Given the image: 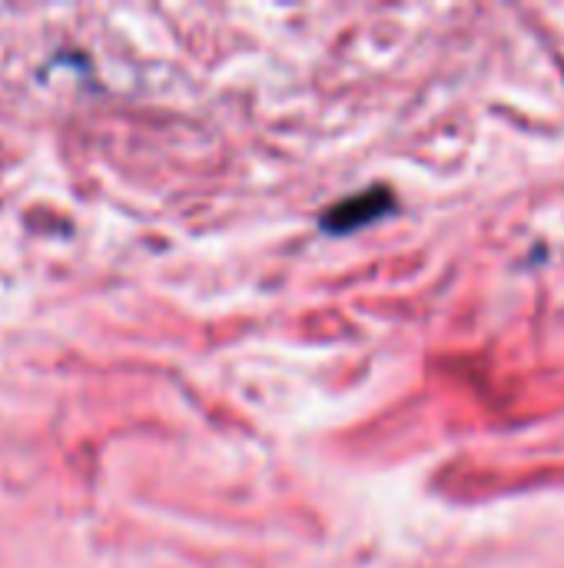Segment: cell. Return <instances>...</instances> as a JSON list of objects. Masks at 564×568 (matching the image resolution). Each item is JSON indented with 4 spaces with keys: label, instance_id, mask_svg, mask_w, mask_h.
I'll list each match as a JSON object with an SVG mask.
<instances>
[{
    "label": "cell",
    "instance_id": "obj_1",
    "mask_svg": "<svg viewBox=\"0 0 564 568\" xmlns=\"http://www.w3.org/2000/svg\"><path fill=\"white\" fill-rule=\"evenodd\" d=\"M389 206H392V196L386 190H369V193H362V196L336 206L332 216H329V230H352L359 223H369L372 216H379Z\"/></svg>",
    "mask_w": 564,
    "mask_h": 568
}]
</instances>
